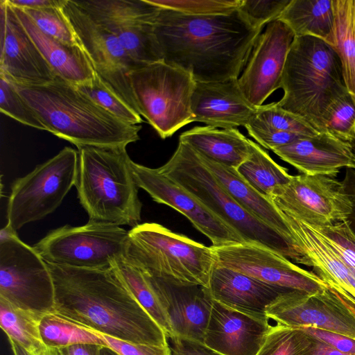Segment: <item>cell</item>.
Masks as SVG:
<instances>
[{"label":"cell","mask_w":355,"mask_h":355,"mask_svg":"<svg viewBox=\"0 0 355 355\" xmlns=\"http://www.w3.org/2000/svg\"><path fill=\"white\" fill-rule=\"evenodd\" d=\"M311 343V336L302 328L275 324L256 355H300Z\"/></svg>","instance_id":"cell-35"},{"label":"cell","mask_w":355,"mask_h":355,"mask_svg":"<svg viewBox=\"0 0 355 355\" xmlns=\"http://www.w3.org/2000/svg\"><path fill=\"white\" fill-rule=\"evenodd\" d=\"M62 6L21 10L46 35L66 44L82 48L74 30L63 13Z\"/></svg>","instance_id":"cell-38"},{"label":"cell","mask_w":355,"mask_h":355,"mask_svg":"<svg viewBox=\"0 0 355 355\" xmlns=\"http://www.w3.org/2000/svg\"><path fill=\"white\" fill-rule=\"evenodd\" d=\"M42 316L18 308L0 297L1 329L8 339L15 340L35 354L45 348L39 330V323Z\"/></svg>","instance_id":"cell-34"},{"label":"cell","mask_w":355,"mask_h":355,"mask_svg":"<svg viewBox=\"0 0 355 355\" xmlns=\"http://www.w3.org/2000/svg\"><path fill=\"white\" fill-rule=\"evenodd\" d=\"M347 193L348 196L349 197V198L352 202V206H353L352 211L349 217L347 220V223L349 228L352 231V232L355 234V196L348 193Z\"/></svg>","instance_id":"cell-53"},{"label":"cell","mask_w":355,"mask_h":355,"mask_svg":"<svg viewBox=\"0 0 355 355\" xmlns=\"http://www.w3.org/2000/svg\"><path fill=\"white\" fill-rule=\"evenodd\" d=\"M268 198L280 211L317 227L346 221L353 207L337 175H293Z\"/></svg>","instance_id":"cell-12"},{"label":"cell","mask_w":355,"mask_h":355,"mask_svg":"<svg viewBox=\"0 0 355 355\" xmlns=\"http://www.w3.org/2000/svg\"><path fill=\"white\" fill-rule=\"evenodd\" d=\"M129 78L139 114L162 139L192 123L190 73L162 61L135 69Z\"/></svg>","instance_id":"cell-8"},{"label":"cell","mask_w":355,"mask_h":355,"mask_svg":"<svg viewBox=\"0 0 355 355\" xmlns=\"http://www.w3.org/2000/svg\"><path fill=\"white\" fill-rule=\"evenodd\" d=\"M198 154L223 188L243 209L295 243L286 219L268 197L254 189L235 168L220 164Z\"/></svg>","instance_id":"cell-27"},{"label":"cell","mask_w":355,"mask_h":355,"mask_svg":"<svg viewBox=\"0 0 355 355\" xmlns=\"http://www.w3.org/2000/svg\"><path fill=\"white\" fill-rule=\"evenodd\" d=\"M266 313L278 324L313 327L355 340V304L329 286L312 293L285 292L267 307Z\"/></svg>","instance_id":"cell-15"},{"label":"cell","mask_w":355,"mask_h":355,"mask_svg":"<svg viewBox=\"0 0 355 355\" xmlns=\"http://www.w3.org/2000/svg\"><path fill=\"white\" fill-rule=\"evenodd\" d=\"M282 212V211H281ZM305 265L329 287L355 304V269L334 250L316 227L282 212Z\"/></svg>","instance_id":"cell-22"},{"label":"cell","mask_w":355,"mask_h":355,"mask_svg":"<svg viewBox=\"0 0 355 355\" xmlns=\"http://www.w3.org/2000/svg\"><path fill=\"white\" fill-rule=\"evenodd\" d=\"M7 3L20 9H42L62 7L65 0H6Z\"/></svg>","instance_id":"cell-48"},{"label":"cell","mask_w":355,"mask_h":355,"mask_svg":"<svg viewBox=\"0 0 355 355\" xmlns=\"http://www.w3.org/2000/svg\"><path fill=\"white\" fill-rule=\"evenodd\" d=\"M269 321L213 300L203 343L220 355H256L271 328Z\"/></svg>","instance_id":"cell-21"},{"label":"cell","mask_w":355,"mask_h":355,"mask_svg":"<svg viewBox=\"0 0 355 355\" xmlns=\"http://www.w3.org/2000/svg\"><path fill=\"white\" fill-rule=\"evenodd\" d=\"M14 355H36L12 339H8Z\"/></svg>","instance_id":"cell-52"},{"label":"cell","mask_w":355,"mask_h":355,"mask_svg":"<svg viewBox=\"0 0 355 355\" xmlns=\"http://www.w3.org/2000/svg\"><path fill=\"white\" fill-rule=\"evenodd\" d=\"M157 168L193 194L244 243L265 247L304 264V257L297 245L243 209L187 144L179 141L171 158Z\"/></svg>","instance_id":"cell-6"},{"label":"cell","mask_w":355,"mask_h":355,"mask_svg":"<svg viewBox=\"0 0 355 355\" xmlns=\"http://www.w3.org/2000/svg\"><path fill=\"white\" fill-rule=\"evenodd\" d=\"M109 347L119 355H171L169 345L159 346L124 341L103 334Z\"/></svg>","instance_id":"cell-45"},{"label":"cell","mask_w":355,"mask_h":355,"mask_svg":"<svg viewBox=\"0 0 355 355\" xmlns=\"http://www.w3.org/2000/svg\"><path fill=\"white\" fill-rule=\"evenodd\" d=\"M348 142L351 145L353 154L352 163L349 168L355 169V136L353 137Z\"/></svg>","instance_id":"cell-56"},{"label":"cell","mask_w":355,"mask_h":355,"mask_svg":"<svg viewBox=\"0 0 355 355\" xmlns=\"http://www.w3.org/2000/svg\"><path fill=\"white\" fill-rule=\"evenodd\" d=\"M75 1L94 20L111 31L137 63L164 61L154 31L161 8L147 0Z\"/></svg>","instance_id":"cell-14"},{"label":"cell","mask_w":355,"mask_h":355,"mask_svg":"<svg viewBox=\"0 0 355 355\" xmlns=\"http://www.w3.org/2000/svg\"><path fill=\"white\" fill-rule=\"evenodd\" d=\"M36 355H61L59 349L45 347Z\"/></svg>","instance_id":"cell-54"},{"label":"cell","mask_w":355,"mask_h":355,"mask_svg":"<svg viewBox=\"0 0 355 355\" xmlns=\"http://www.w3.org/2000/svg\"><path fill=\"white\" fill-rule=\"evenodd\" d=\"M343 182L346 192L355 196V169L346 168L345 176Z\"/></svg>","instance_id":"cell-51"},{"label":"cell","mask_w":355,"mask_h":355,"mask_svg":"<svg viewBox=\"0 0 355 355\" xmlns=\"http://www.w3.org/2000/svg\"><path fill=\"white\" fill-rule=\"evenodd\" d=\"M62 11L74 30L95 73L139 114L129 74L145 65L137 63L107 28L94 20L74 0H65Z\"/></svg>","instance_id":"cell-13"},{"label":"cell","mask_w":355,"mask_h":355,"mask_svg":"<svg viewBox=\"0 0 355 355\" xmlns=\"http://www.w3.org/2000/svg\"><path fill=\"white\" fill-rule=\"evenodd\" d=\"M39 330L45 347L60 349L78 343L108 347L103 335L55 312L44 314Z\"/></svg>","instance_id":"cell-33"},{"label":"cell","mask_w":355,"mask_h":355,"mask_svg":"<svg viewBox=\"0 0 355 355\" xmlns=\"http://www.w3.org/2000/svg\"><path fill=\"white\" fill-rule=\"evenodd\" d=\"M212 248L217 264L265 283L308 293L327 286L313 271L303 269L282 254L265 247L240 243Z\"/></svg>","instance_id":"cell-16"},{"label":"cell","mask_w":355,"mask_h":355,"mask_svg":"<svg viewBox=\"0 0 355 355\" xmlns=\"http://www.w3.org/2000/svg\"><path fill=\"white\" fill-rule=\"evenodd\" d=\"M282 160L304 175H337L349 168L353 154L351 145L328 131L299 139L272 150Z\"/></svg>","instance_id":"cell-25"},{"label":"cell","mask_w":355,"mask_h":355,"mask_svg":"<svg viewBox=\"0 0 355 355\" xmlns=\"http://www.w3.org/2000/svg\"><path fill=\"white\" fill-rule=\"evenodd\" d=\"M279 20L295 37H313L332 43L334 15L332 0H291Z\"/></svg>","instance_id":"cell-29"},{"label":"cell","mask_w":355,"mask_h":355,"mask_svg":"<svg viewBox=\"0 0 355 355\" xmlns=\"http://www.w3.org/2000/svg\"><path fill=\"white\" fill-rule=\"evenodd\" d=\"M277 101L320 132L330 105L347 92L340 60L334 48L313 37H295L287 55Z\"/></svg>","instance_id":"cell-5"},{"label":"cell","mask_w":355,"mask_h":355,"mask_svg":"<svg viewBox=\"0 0 355 355\" xmlns=\"http://www.w3.org/2000/svg\"><path fill=\"white\" fill-rule=\"evenodd\" d=\"M0 111L22 124L46 130L35 111L21 96L15 86L1 74H0Z\"/></svg>","instance_id":"cell-39"},{"label":"cell","mask_w":355,"mask_h":355,"mask_svg":"<svg viewBox=\"0 0 355 355\" xmlns=\"http://www.w3.org/2000/svg\"><path fill=\"white\" fill-rule=\"evenodd\" d=\"M236 170L254 189L268 198L275 187L288 183L293 177L252 140L249 156Z\"/></svg>","instance_id":"cell-32"},{"label":"cell","mask_w":355,"mask_h":355,"mask_svg":"<svg viewBox=\"0 0 355 355\" xmlns=\"http://www.w3.org/2000/svg\"><path fill=\"white\" fill-rule=\"evenodd\" d=\"M295 35L290 28L277 19L268 24L252 51L239 85L247 100L254 107L281 88L288 53Z\"/></svg>","instance_id":"cell-18"},{"label":"cell","mask_w":355,"mask_h":355,"mask_svg":"<svg viewBox=\"0 0 355 355\" xmlns=\"http://www.w3.org/2000/svg\"><path fill=\"white\" fill-rule=\"evenodd\" d=\"M129 244V231L119 225L88 221L53 230L33 247L49 263L105 269L126 254Z\"/></svg>","instance_id":"cell-10"},{"label":"cell","mask_w":355,"mask_h":355,"mask_svg":"<svg viewBox=\"0 0 355 355\" xmlns=\"http://www.w3.org/2000/svg\"><path fill=\"white\" fill-rule=\"evenodd\" d=\"M125 257L149 275L182 284L208 287L216 263L212 246L207 247L155 223L129 230Z\"/></svg>","instance_id":"cell-7"},{"label":"cell","mask_w":355,"mask_h":355,"mask_svg":"<svg viewBox=\"0 0 355 355\" xmlns=\"http://www.w3.org/2000/svg\"><path fill=\"white\" fill-rule=\"evenodd\" d=\"M245 128L249 135L254 139L259 144L270 150L305 137L273 128L257 119L254 115Z\"/></svg>","instance_id":"cell-43"},{"label":"cell","mask_w":355,"mask_h":355,"mask_svg":"<svg viewBox=\"0 0 355 355\" xmlns=\"http://www.w3.org/2000/svg\"><path fill=\"white\" fill-rule=\"evenodd\" d=\"M309 335L326 343L335 349L355 355V340L346 336L313 327L302 328Z\"/></svg>","instance_id":"cell-46"},{"label":"cell","mask_w":355,"mask_h":355,"mask_svg":"<svg viewBox=\"0 0 355 355\" xmlns=\"http://www.w3.org/2000/svg\"><path fill=\"white\" fill-rule=\"evenodd\" d=\"M331 46L340 62L345 85L355 99V0H332Z\"/></svg>","instance_id":"cell-30"},{"label":"cell","mask_w":355,"mask_h":355,"mask_svg":"<svg viewBox=\"0 0 355 355\" xmlns=\"http://www.w3.org/2000/svg\"><path fill=\"white\" fill-rule=\"evenodd\" d=\"M207 290L214 300L263 318H268L267 307L281 294L289 291L217 263L211 272Z\"/></svg>","instance_id":"cell-24"},{"label":"cell","mask_w":355,"mask_h":355,"mask_svg":"<svg viewBox=\"0 0 355 355\" xmlns=\"http://www.w3.org/2000/svg\"><path fill=\"white\" fill-rule=\"evenodd\" d=\"M0 74L21 85H42L57 76L33 42L12 8L0 1Z\"/></svg>","instance_id":"cell-19"},{"label":"cell","mask_w":355,"mask_h":355,"mask_svg":"<svg viewBox=\"0 0 355 355\" xmlns=\"http://www.w3.org/2000/svg\"><path fill=\"white\" fill-rule=\"evenodd\" d=\"M78 150L75 187L89 221L139 225L142 203L126 148L83 146Z\"/></svg>","instance_id":"cell-4"},{"label":"cell","mask_w":355,"mask_h":355,"mask_svg":"<svg viewBox=\"0 0 355 355\" xmlns=\"http://www.w3.org/2000/svg\"><path fill=\"white\" fill-rule=\"evenodd\" d=\"M323 130L345 141L355 136V99L348 91L328 107L323 118Z\"/></svg>","instance_id":"cell-37"},{"label":"cell","mask_w":355,"mask_h":355,"mask_svg":"<svg viewBox=\"0 0 355 355\" xmlns=\"http://www.w3.org/2000/svg\"><path fill=\"white\" fill-rule=\"evenodd\" d=\"M144 272L166 312L173 336L203 343L213 304V299L207 288L173 282Z\"/></svg>","instance_id":"cell-20"},{"label":"cell","mask_w":355,"mask_h":355,"mask_svg":"<svg viewBox=\"0 0 355 355\" xmlns=\"http://www.w3.org/2000/svg\"><path fill=\"white\" fill-rule=\"evenodd\" d=\"M78 166V151L66 146L15 180L8 198L6 226L17 232L53 213L75 186Z\"/></svg>","instance_id":"cell-9"},{"label":"cell","mask_w":355,"mask_h":355,"mask_svg":"<svg viewBox=\"0 0 355 355\" xmlns=\"http://www.w3.org/2000/svg\"><path fill=\"white\" fill-rule=\"evenodd\" d=\"M76 86L120 120L132 125L143 122L141 115L110 89L96 73L91 81Z\"/></svg>","instance_id":"cell-36"},{"label":"cell","mask_w":355,"mask_h":355,"mask_svg":"<svg viewBox=\"0 0 355 355\" xmlns=\"http://www.w3.org/2000/svg\"><path fill=\"white\" fill-rule=\"evenodd\" d=\"M102 346L92 343H78L59 349L61 355H98Z\"/></svg>","instance_id":"cell-49"},{"label":"cell","mask_w":355,"mask_h":355,"mask_svg":"<svg viewBox=\"0 0 355 355\" xmlns=\"http://www.w3.org/2000/svg\"><path fill=\"white\" fill-rule=\"evenodd\" d=\"M300 355H352L340 352L329 345L311 336L310 345Z\"/></svg>","instance_id":"cell-50"},{"label":"cell","mask_w":355,"mask_h":355,"mask_svg":"<svg viewBox=\"0 0 355 355\" xmlns=\"http://www.w3.org/2000/svg\"><path fill=\"white\" fill-rule=\"evenodd\" d=\"M10 6L57 76L76 85L89 82L94 78L95 71L80 46L66 44L46 35L24 11Z\"/></svg>","instance_id":"cell-26"},{"label":"cell","mask_w":355,"mask_h":355,"mask_svg":"<svg viewBox=\"0 0 355 355\" xmlns=\"http://www.w3.org/2000/svg\"><path fill=\"white\" fill-rule=\"evenodd\" d=\"M98 355H119V354L109 347L102 346L100 349Z\"/></svg>","instance_id":"cell-55"},{"label":"cell","mask_w":355,"mask_h":355,"mask_svg":"<svg viewBox=\"0 0 355 355\" xmlns=\"http://www.w3.org/2000/svg\"><path fill=\"white\" fill-rule=\"evenodd\" d=\"M112 268L166 336L172 337L173 333L166 312L146 274L125 256L116 260Z\"/></svg>","instance_id":"cell-31"},{"label":"cell","mask_w":355,"mask_h":355,"mask_svg":"<svg viewBox=\"0 0 355 355\" xmlns=\"http://www.w3.org/2000/svg\"><path fill=\"white\" fill-rule=\"evenodd\" d=\"M192 122L222 129L245 126L257 112L245 97L238 78L195 83L191 96Z\"/></svg>","instance_id":"cell-23"},{"label":"cell","mask_w":355,"mask_h":355,"mask_svg":"<svg viewBox=\"0 0 355 355\" xmlns=\"http://www.w3.org/2000/svg\"><path fill=\"white\" fill-rule=\"evenodd\" d=\"M254 116L277 130L303 137H313L320 131L302 117L282 108L277 102L257 107Z\"/></svg>","instance_id":"cell-40"},{"label":"cell","mask_w":355,"mask_h":355,"mask_svg":"<svg viewBox=\"0 0 355 355\" xmlns=\"http://www.w3.org/2000/svg\"><path fill=\"white\" fill-rule=\"evenodd\" d=\"M131 168L139 188L146 191L152 199L166 205L184 215L212 246L220 247L244 243L241 237L214 214L193 194L159 172L132 160Z\"/></svg>","instance_id":"cell-17"},{"label":"cell","mask_w":355,"mask_h":355,"mask_svg":"<svg viewBox=\"0 0 355 355\" xmlns=\"http://www.w3.org/2000/svg\"><path fill=\"white\" fill-rule=\"evenodd\" d=\"M179 141L187 144L206 158L236 169L249 156L251 140L237 128L196 126L182 132Z\"/></svg>","instance_id":"cell-28"},{"label":"cell","mask_w":355,"mask_h":355,"mask_svg":"<svg viewBox=\"0 0 355 355\" xmlns=\"http://www.w3.org/2000/svg\"><path fill=\"white\" fill-rule=\"evenodd\" d=\"M291 0H241L239 10L254 28L262 29L279 16Z\"/></svg>","instance_id":"cell-42"},{"label":"cell","mask_w":355,"mask_h":355,"mask_svg":"<svg viewBox=\"0 0 355 355\" xmlns=\"http://www.w3.org/2000/svg\"><path fill=\"white\" fill-rule=\"evenodd\" d=\"M47 264L54 284L55 313L124 341L168 345L164 330L112 268L85 269Z\"/></svg>","instance_id":"cell-2"},{"label":"cell","mask_w":355,"mask_h":355,"mask_svg":"<svg viewBox=\"0 0 355 355\" xmlns=\"http://www.w3.org/2000/svg\"><path fill=\"white\" fill-rule=\"evenodd\" d=\"M0 297L42 316L54 312V284L47 263L6 225L0 231Z\"/></svg>","instance_id":"cell-11"},{"label":"cell","mask_w":355,"mask_h":355,"mask_svg":"<svg viewBox=\"0 0 355 355\" xmlns=\"http://www.w3.org/2000/svg\"><path fill=\"white\" fill-rule=\"evenodd\" d=\"M171 355H220L203 343L184 337L173 336L168 338Z\"/></svg>","instance_id":"cell-47"},{"label":"cell","mask_w":355,"mask_h":355,"mask_svg":"<svg viewBox=\"0 0 355 355\" xmlns=\"http://www.w3.org/2000/svg\"><path fill=\"white\" fill-rule=\"evenodd\" d=\"M154 31L164 62L196 82L238 78L262 29L238 10L228 15L191 16L161 8Z\"/></svg>","instance_id":"cell-1"},{"label":"cell","mask_w":355,"mask_h":355,"mask_svg":"<svg viewBox=\"0 0 355 355\" xmlns=\"http://www.w3.org/2000/svg\"><path fill=\"white\" fill-rule=\"evenodd\" d=\"M12 83L35 111L46 131L78 148H126L139 139L141 125L120 120L59 76L42 85Z\"/></svg>","instance_id":"cell-3"},{"label":"cell","mask_w":355,"mask_h":355,"mask_svg":"<svg viewBox=\"0 0 355 355\" xmlns=\"http://www.w3.org/2000/svg\"><path fill=\"white\" fill-rule=\"evenodd\" d=\"M318 228L345 262L355 269V234L347 220Z\"/></svg>","instance_id":"cell-44"},{"label":"cell","mask_w":355,"mask_h":355,"mask_svg":"<svg viewBox=\"0 0 355 355\" xmlns=\"http://www.w3.org/2000/svg\"><path fill=\"white\" fill-rule=\"evenodd\" d=\"M161 8L191 16L228 15L239 9L241 0H147Z\"/></svg>","instance_id":"cell-41"}]
</instances>
